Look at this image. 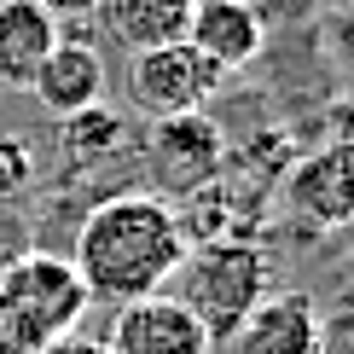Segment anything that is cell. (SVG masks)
I'll list each match as a JSON object with an SVG mask.
<instances>
[{
  "label": "cell",
  "instance_id": "1",
  "mask_svg": "<svg viewBox=\"0 0 354 354\" xmlns=\"http://www.w3.org/2000/svg\"><path fill=\"white\" fill-rule=\"evenodd\" d=\"M186 261V232L169 198L157 192H116L99 198L76 227V250L70 268L82 273L87 297L93 302H140L169 290L174 268Z\"/></svg>",
  "mask_w": 354,
  "mask_h": 354
},
{
  "label": "cell",
  "instance_id": "2",
  "mask_svg": "<svg viewBox=\"0 0 354 354\" xmlns=\"http://www.w3.org/2000/svg\"><path fill=\"white\" fill-rule=\"evenodd\" d=\"M87 285L70 268V256L29 250L0 268V343L6 354H41L58 337H70L87 314Z\"/></svg>",
  "mask_w": 354,
  "mask_h": 354
},
{
  "label": "cell",
  "instance_id": "3",
  "mask_svg": "<svg viewBox=\"0 0 354 354\" xmlns=\"http://www.w3.org/2000/svg\"><path fill=\"white\" fill-rule=\"evenodd\" d=\"M169 297L192 308L209 343H232L244 331V319L268 297V256L250 239H215V244H192L186 261L169 279Z\"/></svg>",
  "mask_w": 354,
  "mask_h": 354
},
{
  "label": "cell",
  "instance_id": "4",
  "mask_svg": "<svg viewBox=\"0 0 354 354\" xmlns=\"http://www.w3.org/2000/svg\"><path fill=\"white\" fill-rule=\"evenodd\" d=\"M227 169V134L209 111H192V116H163L151 122L145 134V174H151L157 198H192L209 180H221Z\"/></svg>",
  "mask_w": 354,
  "mask_h": 354
},
{
  "label": "cell",
  "instance_id": "5",
  "mask_svg": "<svg viewBox=\"0 0 354 354\" xmlns=\"http://www.w3.org/2000/svg\"><path fill=\"white\" fill-rule=\"evenodd\" d=\"M221 87V70L203 58L192 41H169V47H145L128 58V99L140 116L163 122V116H192L209 111Z\"/></svg>",
  "mask_w": 354,
  "mask_h": 354
},
{
  "label": "cell",
  "instance_id": "6",
  "mask_svg": "<svg viewBox=\"0 0 354 354\" xmlns=\"http://www.w3.org/2000/svg\"><path fill=\"white\" fill-rule=\"evenodd\" d=\"M285 203L290 215H302L319 232L354 227V145L326 140L319 151H308L285 174Z\"/></svg>",
  "mask_w": 354,
  "mask_h": 354
},
{
  "label": "cell",
  "instance_id": "7",
  "mask_svg": "<svg viewBox=\"0 0 354 354\" xmlns=\"http://www.w3.org/2000/svg\"><path fill=\"white\" fill-rule=\"evenodd\" d=\"M105 354H215V343L192 319L186 302H174L169 290H157V297L122 302L111 314Z\"/></svg>",
  "mask_w": 354,
  "mask_h": 354
},
{
  "label": "cell",
  "instance_id": "8",
  "mask_svg": "<svg viewBox=\"0 0 354 354\" xmlns=\"http://www.w3.org/2000/svg\"><path fill=\"white\" fill-rule=\"evenodd\" d=\"M186 41L209 58L221 76H232V70H244V64L261 58V47H268V18L250 0H198Z\"/></svg>",
  "mask_w": 354,
  "mask_h": 354
},
{
  "label": "cell",
  "instance_id": "9",
  "mask_svg": "<svg viewBox=\"0 0 354 354\" xmlns=\"http://www.w3.org/2000/svg\"><path fill=\"white\" fill-rule=\"evenodd\" d=\"M29 93H35L41 111L58 116V122L87 111V105H105V58L87 47V41H58L47 53V64L35 70Z\"/></svg>",
  "mask_w": 354,
  "mask_h": 354
},
{
  "label": "cell",
  "instance_id": "10",
  "mask_svg": "<svg viewBox=\"0 0 354 354\" xmlns=\"http://www.w3.org/2000/svg\"><path fill=\"white\" fill-rule=\"evenodd\" d=\"M319 308L302 290H285V297H261V308L244 319V331L232 337L239 354H319Z\"/></svg>",
  "mask_w": 354,
  "mask_h": 354
},
{
  "label": "cell",
  "instance_id": "11",
  "mask_svg": "<svg viewBox=\"0 0 354 354\" xmlns=\"http://www.w3.org/2000/svg\"><path fill=\"white\" fill-rule=\"evenodd\" d=\"M58 18L35 0H0V87H29L35 70L58 47Z\"/></svg>",
  "mask_w": 354,
  "mask_h": 354
},
{
  "label": "cell",
  "instance_id": "12",
  "mask_svg": "<svg viewBox=\"0 0 354 354\" xmlns=\"http://www.w3.org/2000/svg\"><path fill=\"white\" fill-rule=\"evenodd\" d=\"M192 12H198V0H105L99 18H105V29L128 53H145V47L186 41Z\"/></svg>",
  "mask_w": 354,
  "mask_h": 354
},
{
  "label": "cell",
  "instance_id": "13",
  "mask_svg": "<svg viewBox=\"0 0 354 354\" xmlns=\"http://www.w3.org/2000/svg\"><path fill=\"white\" fill-rule=\"evenodd\" d=\"M58 145H64L70 163H105L116 145H128V122L111 105H87L58 122Z\"/></svg>",
  "mask_w": 354,
  "mask_h": 354
},
{
  "label": "cell",
  "instance_id": "14",
  "mask_svg": "<svg viewBox=\"0 0 354 354\" xmlns=\"http://www.w3.org/2000/svg\"><path fill=\"white\" fill-rule=\"evenodd\" d=\"M29 180H35V157H29V145L12 140V134H0V198L24 192Z\"/></svg>",
  "mask_w": 354,
  "mask_h": 354
},
{
  "label": "cell",
  "instance_id": "15",
  "mask_svg": "<svg viewBox=\"0 0 354 354\" xmlns=\"http://www.w3.org/2000/svg\"><path fill=\"white\" fill-rule=\"evenodd\" d=\"M41 12H53L58 24H82V18H99V6L105 0H35Z\"/></svg>",
  "mask_w": 354,
  "mask_h": 354
},
{
  "label": "cell",
  "instance_id": "16",
  "mask_svg": "<svg viewBox=\"0 0 354 354\" xmlns=\"http://www.w3.org/2000/svg\"><path fill=\"white\" fill-rule=\"evenodd\" d=\"M326 140L354 145V99H337V105L326 111Z\"/></svg>",
  "mask_w": 354,
  "mask_h": 354
},
{
  "label": "cell",
  "instance_id": "17",
  "mask_svg": "<svg viewBox=\"0 0 354 354\" xmlns=\"http://www.w3.org/2000/svg\"><path fill=\"white\" fill-rule=\"evenodd\" d=\"M41 354H105V343H93V337L70 331V337H58V343H53V348H41Z\"/></svg>",
  "mask_w": 354,
  "mask_h": 354
},
{
  "label": "cell",
  "instance_id": "18",
  "mask_svg": "<svg viewBox=\"0 0 354 354\" xmlns=\"http://www.w3.org/2000/svg\"><path fill=\"white\" fill-rule=\"evenodd\" d=\"M337 6H343V12H348V18H354V0H337Z\"/></svg>",
  "mask_w": 354,
  "mask_h": 354
},
{
  "label": "cell",
  "instance_id": "19",
  "mask_svg": "<svg viewBox=\"0 0 354 354\" xmlns=\"http://www.w3.org/2000/svg\"><path fill=\"white\" fill-rule=\"evenodd\" d=\"M0 354H6V343H0Z\"/></svg>",
  "mask_w": 354,
  "mask_h": 354
}]
</instances>
